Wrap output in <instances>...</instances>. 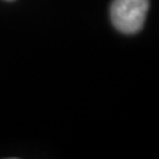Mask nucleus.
<instances>
[{"label": "nucleus", "instance_id": "1", "mask_svg": "<svg viewBox=\"0 0 159 159\" xmlns=\"http://www.w3.org/2000/svg\"><path fill=\"white\" fill-rule=\"evenodd\" d=\"M148 0H114L110 7L111 23L125 34L138 33L145 24Z\"/></svg>", "mask_w": 159, "mask_h": 159}, {"label": "nucleus", "instance_id": "2", "mask_svg": "<svg viewBox=\"0 0 159 159\" xmlns=\"http://www.w3.org/2000/svg\"><path fill=\"white\" fill-rule=\"evenodd\" d=\"M9 2H11V0H9Z\"/></svg>", "mask_w": 159, "mask_h": 159}]
</instances>
